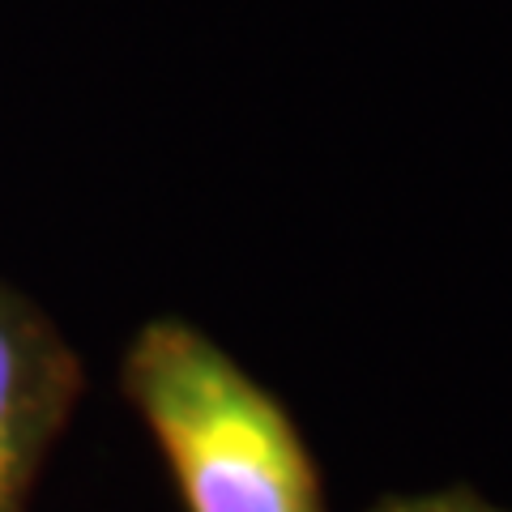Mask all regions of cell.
<instances>
[{"instance_id": "cell-1", "label": "cell", "mask_w": 512, "mask_h": 512, "mask_svg": "<svg viewBox=\"0 0 512 512\" xmlns=\"http://www.w3.org/2000/svg\"><path fill=\"white\" fill-rule=\"evenodd\" d=\"M120 380L188 512H329L291 410L205 329L180 316L146 320Z\"/></svg>"}, {"instance_id": "cell-2", "label": "cell", "mask_w": 512, "mask_h": 512, "mask_svg": "<svg viewBox=\"0 0 512 512\" xmlns=\"http://www.w3.org/2000/svg\"><path fill=\"white\" fill-rule=\"evenodd\" d=\"M82 393V363L39 303L0 278V512H26L47 448Z\"/></svg>"}, {"instance_id": "cell-3", "label": "cell", "mask_w": 512, "mask_h": 512, "mask_svg": "<svg viewBox=\"0 0 512 512\" xmlns=\"http://www.w3.org/2000/svg\"><path fill=\"white\" fill-rule=\"evenodd\" d=\"M367 512H508V508L487 500V495L470 483H444V487H427V491L384 495V500H376Z\"/></svg>"}]
</instances>
